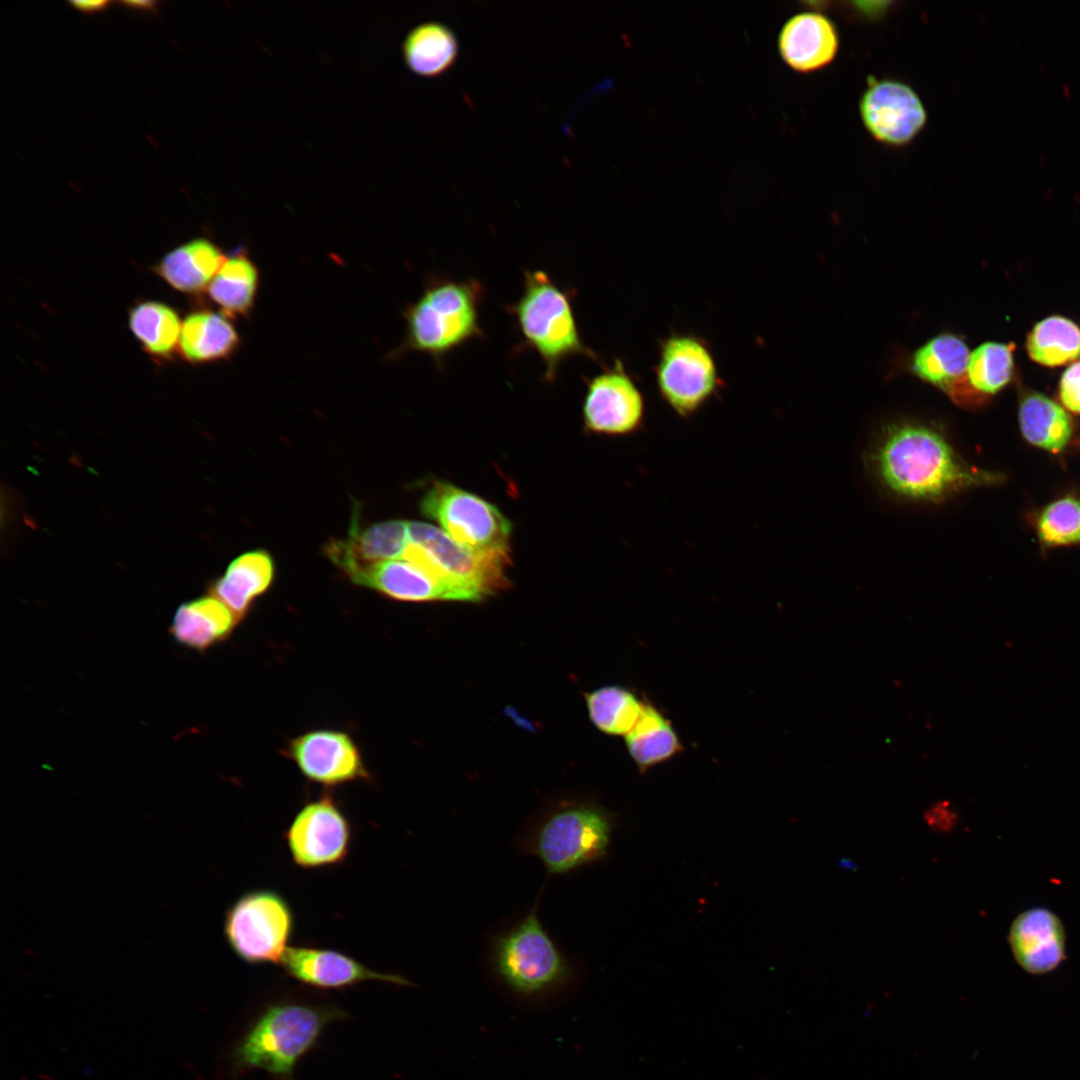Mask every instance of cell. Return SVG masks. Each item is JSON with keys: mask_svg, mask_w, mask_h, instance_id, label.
<instances>
[{"mask_svg": "<svg viewBox=\"0 0 1080 1080\" xmlns=\"http://www.w3.org/2000/svg\"><path fill=\"white\" fill-rule=\"evenodd\" d=\"M295 926L287 899L273 889L240 895L227 909L224 935L232 952L250 965L280 963Z\"/></svg>", "mask_w": 1080, "mask_h": 1080, "instance_id": "9", "label": "cell"}, {"mask_svg": "<svg viewBox=\"0 0 1080 1080\" xmlns=\"http://www.w3.org/2000/svg\"><path fill=\"white\" fill-rule=\"evenodd\" d=\"M273 560L269 553L257 550L234 559L222 577L209 588L210 595L221 601L240 623L247 617L255 600L271 586Z\"/></svg>", "mask_w": 1080, "mask_h": 1080, "instance_id": "20", "label": "cell"}, {"mask_svg": "<svg viewBox=\"0 0 1080 1080\" xmlns=\"http://www.w3.org/2000/svg\"><path fill=\"white\" fill-rule=\"evenodd\" d=\"M69 4L76 10L85 13L93 14L102 12L108 8L109 1L96 0V1H69Z\"/></svg>", "mask_w": 1080, "mask_h": 1080, "instance_id": "36", "label": "cell"}, {"mask_svg": "<svg viewBox=\"0 0 1080 1080\" xmlns=\"http://www.w3.org/2000/svg\"><path fill=\"white\" fill-rule=\"evenodd\" d=\"M924 820L936 832L949 833L958 823V814L950 801L942 800L931 805L924 812Z\"/></svg>", "mask_w": 1080, "mask_h": 1080, "instance_id": "35", "label": "cell"}, {"mask_svg": "<svg viewBox=\"0 0 1080 1080\" xmlns=\"http://www.w3.org/2000/svg\"><path fill=\"white\" fill-rule=\"evenodd\" d=\"M540 898L521 918L492 934L488 943L492 970L521 995L550 991L574 975L572 962L540 920Z\"/></svg>", "mask_w": 1080, "mask_h": 1080, "instance_id": "5", "label": "cell"}, {"mask_svg": "<svg viewBox=\"0 0 1080 1080\" xmlns=\"http://www.w3.org/2000/svg\"><path fill=\"white\" fill-rule=\"evenodd\" d=\"M778 52L793 71L809 74L829 66L837 57L840 35L826 15L803 11L789 17L777 38Z\"/></svg>", "mask_w": 1080, "mask_h": 1080, "instance_id": "16", "label": "cell"}, {"mask_svg": "<svg viewBox=\"0 0 1080 1080\" xmlns=\"http://www.w3.org/2000/svg\"><path fill=\"white\" fill-rule=\"evenodd\" d=\"M129 327L144 351L168 359L179 342L181 323L176 311L157 301H144L129 312Z\"/></svg>", "mask_w": 1080, "mask_h": 1080, "instance_id": "30", "label": "cell"}, {"mask_svg": "<svg viewBox=\"0 0 1080 1080\" xmlns=\"http://www.w3.org/2000/svg\"><path fill=\"white\" fill-rule=\"evenodd\" d=\"M408 534L402 558L447 583L462 601H481L510 586L509 550H472L423 522H408Z\"/></svg>", "mask_w": 1080, "mask_h": 1080, "instance_id": "7", "label": "cell"}, {"mask_svg": "<svg viewBox=\"0 0 1080 1080\" xmlns=\"http://www.w3.org/2000/svg\"><path fill=\"white\" fill-rule=\"evenodd\" d=\"M420 510L464 547L476 551L509 550L511 522L497 507L475 494L437 481L423 495Z\"/></svg>", "mask_w": 1080, "mask_h": 1080, "instance_id": "10", "label": "cell"}, {"mask_svg": "<svg viewBox=\"0 0 1080 1080\" xmlns=\"http://www.w3.org/2000/svg\"><path fill=\"white\" fill-rule=\"evenodd\" d=\"M1036 532L1047 547L1080 544V499L1065 496L1047 504L1037 518Z\"/></svg>", "mask_w": 1080, "mask_h": 1080, "instance_id": "33", "label": "cell"}, {"mask_svg": "<svg viewBox=\"0 0 1080 1080\" xmlns=\"http://www.w3.org/2000/svg\"><path fill=\"white\" fill-rule=\"evenodd\" d=\"M240 345V336L223 313L200 310L184 319L178 342L181 356L192 364L230 358Z\"/></svg>", "mask_w": 1080, "mask_h": 1080, "instance_id": "23", "label": "cell"}, {"mask_svg": "<svg viewBox=\"0 0 1080 1080\" xmlns=\"http://www.w3.org/2000/svg\"><path fill=\"white\" fill-rule=\"evenodd\" d=\"M402 51L410 71L422 77H435L454 64L459 45L455 33L448 26L427 22L414 27L407 34Z\"/></svg>", "mask_w": 1080, "mask_h": 1080, "instance_id": "27", "label": "cell"}, {"mask_svg": "<svg viewBox=\"0 0 1080 1080\" xmlns=\"http://www.w3.org/2000/svg\"><path fill=\"white\" fill-rule=\"evenodd\" d=\"M225 261L213 242L197 238L168 252L154 269L172 288L198 293L208 288Z\"/></svg>", "mask_w": 1080, "mask_h": 1080, "instance_id": "24", "label": "cell"}, {"mask_svg": "<svg viewBox=\"0 0 1080 1080\" xmlns=\"http://www.w3.org/2000/svg\"><path fill=\"white\" fill-rule=\"evenodd\" d=\"M1008 941L1017 963L1028 973L1054 970L1065 957V932L1059 918L1044 908H1033L1013 921Z\"/></svg>", "mask_w": 1080, "mask_h": 1080, "instance_id": "18", "label": "cell"}, {"mask_svg": "<svg viewBox=\"0 0 1080 1080\" xmlns=\"http://www.w3.org/2000/svg\"><path fill=\"white\" fill-rule=\"evenodd\" d=\"M408 540L407 521L389 520L361 528L354 516L347 538L330 541L325 552L349 576L362 567L402 556Z\"/></svg>", "mask_w": 1080, "mask_h": 1080, "instance_id": "19", "label": "cell"}, {"mask_svg": "<svg viewBox=\"0 0 1080 1080\" xmlns=\"http://www.w3.org/2000/svg\"><path fill=\"white\" fill-rule=\"evenodd\" d=\"M1013 343L985 342L970 352L965 386L956 399L968 405L994 395L1011 380L1013 372Z\"/></svg>", "mask_w": 1080, "mask_h": 1080, "instance_id": "28", "label": "cell"}, {"mask_svg": "<svg viewBox=\"0 0 1080 1080\" xmlns=\"http://www.w3.org/2000/svg\"><path fill=\"white\" fill-rule=\"evenodd\" d=\"M625 744L640 771L671 760L683 748L672 722L648 701H644L639 719L625 736Z\"/></svg>", "mask_w": 1080, "mask_h": 1080, "instance_id": "26", "label": "cell"}, {"mask_svg": "<svg viewBox=\"0 0 1080 1080\" xmlns=\"http://www.w3.org/2000/svg\"><path fill=\"white\" fill-rule=\"evenodd\" d=\"M118 4L123 6L124 8L129 9V10L155 13L156 10H157L158 2L157 1H150V0H144V1H142V0H137V1L133 0V1H121V2H118Z\"/></svg>", "mask_w": 1080, "mask_h": 1080, "instance_id": "37", "label": "cell"}, {"mask_svg": "<svg viewBox=\"0 0 1080 1080\" xmlns=\"http://www.w3.org/2000/svg\"><path fill=\"white\" fill-rule=\"evenodd\" d=\"M520 298L505 307L513 317L523 343L540 356L544 380L553 382L561 364L575 356L602 363L582 340L574 315V292L557 285L542 270H525Z\"/></svg>", "mask_w": 1080, "mask_h": 1080, "instance_id": "4", "label": "cell"}, {"mask_svg": "<svg viewBox=\"0 0 1080 1080\" xmlns=\"http://www.w3.org/2000/svg\"><path fill=\"white\" fill-rule=\"evenodd\" d=\"M590 720L601 732L611 736H626L639 719L644 706L632 690L608 685L585 695Z\"/></svg>", "mask_w": 1080, "mask_h": 1080, "instance_id": "32", "label": "cell"}, {"mask_svg": "<svg viewBox=\"0 0 1080 1080\" xmlns=\"http://www.w3.org/2000/svg\"><path fill=\"white\" fill-rule=\"evenodd\" d=\"M613 816L590 801L561 802L524 829L519 850L540 860L552 876L569 875L606 858Z\"/></svg>", "mask_w": 1080, "mask_h": 1080, "instance_id": "3", "label": "cell"}, {"mask_svg": "<svg viewBox=\"0 0 1080 1080\" xmlns=\"http://www.w3.org/2000/svg\"><path fill=\"white\" fill-rule=\"evenodd\" d=\"M969 356L970 351L961 337L942 333L914 351L908 368L913 375L943 390L954 401L965 386Z\"/></svg>", "mask_w": 1080, "mask_h": 1080, "instance_id": "22", "label": "cell"}, {"mask_svg": "<svg viewBox=\"0 0 1080 1080\" xmlns=\"http://www.w3.org/2000/svg\"><path fill=\"white\" fill-rule=\"evenodd\" d=\"M289 854L303 869H323L345 862L352 843L348 816L330 794L305 803L284 831Z\"/></svg>", "mask_w": 1080, "mask_h": 1080, "instance_id": "11", "label": "cell"}, {"mask_svg": "<svg viewBox=\"0 0 1080 1080\" xmlns=\"http://www.w3.org/2000/svg\"><path fill=\"white\" fill-rule=\"evenodd\" d=\"M345 1012L332 1005L281 1002L265 1009L234 1052L240 1068L263 1069L291 1079L297 1061L312 1048L323 1029Z\"/></svg>", "mask_w": 1080, "mask_h": 1080, "instance_id": "6", "label": "cell"}, {"mask_svg": "<svg viewBox=\"0 0 1080 1080\" xmlns=\"http://www.w3.org/2000/svg\"><path fill=\"white\" fill-rule=\"evenodd\" d=\"M1058 391L1059 399L1065 409L1080 415V360L1064 371Z\"/></svg>", "mask_w": 1080, "mask_h": 1080, "instance_id": "34", "label": "cell"}, {"mask_svg": "<svg viewBox=\"0 0 1080 1080\" xmlns=\"http://www.w3.org/2000/svg\"><path fill=\"white\" fill-rule=\"evenodd\" d=\"M653 370L660 397L682 419L696 415L722 386L711 347L694 334L663 338Z\"/></svg>", "mask_w": 1080, "mask_h": 1080, "instance_id": "8", "label": "cell"}, {"mask_svg": "<svg viewBox=\"0 0 1080 1080\" xmlns=\"http://www.w3.org/2000/svg\"><path fill=\"white\" fill-rule=\"evenodd\" d=\"M1030 358L1047 367H1058L1080 358V327L1063 316L1039 321L1027 337Z\"/></svg>", "mask_w": 1080, "mask_h": 1080, "instance_id": "31", "label": "cell"}, {"mask_svg": "<svg viewBox=\"0 0 1080 1080\" xmlns=\"http://www.w3.org/2000/svg\"><path fill=\"white\" fill-rule=\"evenodd\" d=\"M859 114L871 137L893 148L911 144L928 120L921 98L909 84L874 76L867 79L859 100Z\"/></svg>", "mask_w": 1080, "mask_h": 1080, "instance_id": "13", "label": "cell"}, {"mask_svg": "<svg viewBox=\"0 0 1080 1080\" xmlns=\"http://www.w3.org/2000/svg\"><path fill=\"white\" fill-rule=\"evenodd\" d=\"M585 381L582 417L586 432L627 437L642 429L645 398L622 360L615 359L611 366Z\"/></svg>", "mask_w": 1080, "mask_h": 1080, "instance_id": "12", "label": "cell"}, {"mask_svg": "<svg viewBox=\"0 0 1080 1080\" xmlns=\"http://www.w3.org/2000/svg\"><path fill=\"white\" fill-rule=\"evenodd\" d=\"M872 471L891 494L938 503L999 478L965 462L933 424L901 421L887 426L870 453Z\"/></svg>", "mask_w": 1080, "mask_h": 1080, "instance_id": "1", "label": "cell"}, {"mask_svg": "<svg viewBox=\"0 0 1080 1080\" xmlns=\"http://www.w3.org/2000/svg\"><path fill=\"white\" fill-rule=\"evenodd\" d=\"M279 964L288 976L316 988L339 989L370 980L411 985L399 974L378 972L338 950L312 945L289 946Z\"/></svg>", "mask_w": 1080, "mask_h": 1080, "instance_id": "15", "label": "cell"}, {"mask_svg": "<svg viewBox=\"0 0 1080 1080\" xmlns=\"http://www.w3.org/2000/svg\"><path fill=\"white\" fill-rule=\"evenodd\" d=\"M484 295V286L476 279L431 276L419 298L404 311L406 335L397 353L427 354L441 368L449 353L485 337L480 325Z\"/></svg>", "mask_w": 1080, "mask_h": 1080, "instance_id": "2", "label": "cell"}, {"mask_svg": "<svg viewBox=\"0 0 1080 1080\" xmlns=\"http://www.w3.org/2000/svg\"><path fill=\"white\" fill-rule=\"evenodd\" d=\"M238 624L233 613L210 595L181 604L169 633L179 645L202 653L229 639Z\"/></svg>", "mask_w": 1080, "mask_h": 1080, "instance_id": "21", "label": "cell"}, {"mask_svg": "<svg viewBox=\"0 0 1080 1080\" xmlns=\"http://www.w3.org/2000/svg\"><path fill=\"white\" fill-rule=\"evenodd\" d=\"M1018 422L1029 444L1053 454L1064 451L1073 434V422L1067 410L1038 392H1029L1021 399Z\"/></svg>", "mask_w": 1080, "mask_h": 1080, "instance_id": "25", "label": "cell"}, {"mask_svg": "<svg viewBox=\"0 0 1080 1080\" xmlns=\"http://www.w3.org/2000/svg\"><path fill=\"white\" fill-rule=\"evenodd\" d=\"M259 284V272L252 260L237 253L226 261L209 284L211 300L227 317L246 316L252 310Z\"/></svg>", "mask_w": 1080, "mask_h": 1080, "instance_id": "29", "label": "cell"}, {"mask_svg": "<svg viewBox=\"0 0 1080 1080\" xmlns=\"http://www.w3.org/2000/svg\"><path fill=\"white\" fill-rule=\"evenodd\" d=\"M348 577L356 585L397 601H462L459 593L447 583L406 560L375 563Z\"/></svg>", "mask_w": 1080, "mask_h": 1080, "instance_id": "17", "label": "cell"}, {"mask_svg": "<svg viewBox=\"0 0 1080 1080\" xmlns=\"http://www.w3.org/2000/svg\"><path fill=\"white\" fill-rule=\"evenodd\" d=\"M282 752L307 780L327 788L371 778L358 744L342 730L306 731L289 739Z\"/></svg>", "mask_w": 1080, "mask_h": 1080, "instance_id": "14", "label": "cell"}]
</instances>
